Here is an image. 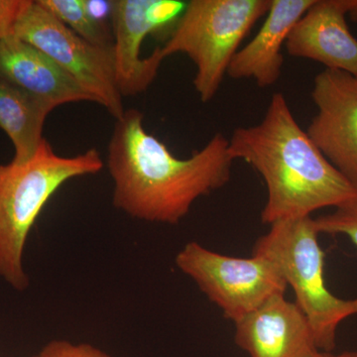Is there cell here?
Instances as JSON below:
<instances>
[{"label":"cell","mask_w":357,"mask_h":357,"mask_svg":"<svg viewBox=\"0 0 357 357\" xmlns=\"http://www.w3.org/2000/svg\"><path fill=\"white\" fill-rule=\"evenodd\" d=\"M237 347L250 357H312L319 351L304 312L285 294L234 323Z\"/></svg>","instance_id":"obj_11"},{"label":"cell","mask_w":357,"mask_h":357,"mask_svg":"<svg viewBox=\"0 0 357 357\" xmlns=\"http://www.w3.org/2000/svg\"><path fill=\"white\" fill-rule=\"evenodd\" d=\"M234 162L229 139L220 133L190 158H178L147 132L139 110H126L107 149L112 202L131 218L177 225L197 199L229 183Z\"/></svg>","instance_id":"obj_1"},{"label":"cell","mask_w":357,"mask_h":357,"mask_svg":"<svg viewBox=\"0 0 357 357\" xmlns=\"http://www.w3.org/2000/svg\"><path fill=\"white\" fill-rule=\"evenodd\" d=\"M54 109L0 74V129L13 142V162L25 163L36 154L45 121Z\"/></svg>","instance_id":"obj_14"},{"label":"cell","mask_w":357,"mask_h":357,"mask_svg":"<svg viewBox=\"0 0 357 357\" xmlns=\"http://www.w3.org/2000/svg\"><path fill=\"white\" fill-rule=\"evenodd\" d=\"M312 98L318 112L307 135L357 190V76L324 70L314 77Z\"/></svg>","instance_id":"obj_9"},{"label":"cell","mask_w":357,"mask_h":357,"mask_svg":"<svg viewBox=\"0 0 357 357\" xmlns=\"http://www.w3.org/2000/svg\"><path fill=\"white\" fill-rule=\"evenodd\" d=\"M84 6L91 20L103 31L112 35V13L114 0H84ZM114 36V35H112Z\"/></svg>","instance_id":"obj_19"},{"label":"cell","mask_w":357,"mask_h":357,"mask_svg":"<svg viewBox=\"0 0 357 357\" xmlns=\"http://www.w3.org/2000/svg\"><path fill=\"white\" fill-rule=\"evenodd\" d=\"M271 0H192L158 47L165 59L185 54L196 66L194 86L203 102L217 95L239 45L262 16Z\"/></svg>","instance_id":"obj_5"},{"label":"cell","mask_w":357,"mask_h":357,"mask_svg":"<svg viewBox=\"0 0 357 357\" xmlns=\"http://www.w3.org/2000/svg\"><path fill=\"white\" fill-rule=\"evenodd\" d=\"M347 14L357 21V0H314L289 35V55L357 76V40L349 31Z\"/></svg>","instance_id":"obj_10"},{"label":"cell","mask_w":357,"mask_h":357,"mask_svg":"<svg viewBox=\"0 0 357 357\" xmlns=\"http://www.w3.org/2000/svg\"><path fill=\"white\" fill-rule=\"evenodd\" d=\"M314 0H271L264 23L255 38L237 51L227 74L236 79H255L260 88L273 86L281 76L282 48Z\"/></svg>","instance_id":"obj_12"},{"label":"cell","mask_w":357,"mask_h":357,"mask_svg":"<svg viewBox=\"0 0 357 357\" xmlns=\"http://www.w3.org/2000/svg\"><path fill=\"white\" fill-rule=\"evenodd\" d=\"M312 357H357V351H345L338 354H333L332 352L319 351L316 356Z\"/></svg>","instance_id":"obj_20"},{"label":"cell","mask_w":357,"mask_h":357,"mask_svg":"<svg viewBox=\"0 0 357 357\" xmlns=\"http://www.w3.org/2000/svg\"><path fill=\"white\" fill-rule=\"evenodd\" d=\"M33 357H112L89 344H73L68 340H52Z\"/></svg>","instance_id":"obj_17"},{"label":"cell","mask_w":357,"mask_h":357,"mask_svg":"<svg viewBox=\"0 0 357 357\" xmlns=\"http://www.w3.org/2000/svg\"><path fill=\"white\" fill-rule=\"evenodd\" d=\"M319 236L311 217L274 223L257 239L252 255L276 265L295 293L296 304L309 321L319 351L332 352L338 326L357 314V298L340 299L326 287L325 253Z\"/></svg>","instance_id":"obj_4"},{"label":"cell","mask_w":357,"mask_h":357,"mask_svg":"<svg viewBox=\"0 0 357 357\" xmlns=\"http://www.w3.org/2000/svg\"><path fill=\"white\" fill-rule=\"evenodd\" d=\"M102 168L96 148L61 156L45 138L29 161L0 164V277L11 287L24 291L29 285L23 265L25 245L49 199L68 181Z\"/></svg>","instance_id":"obj_3"},{"label":"cell","mask_w":357,"mask_h":357,"mask_svg":"<svg viewBox=\"0 0 357 357\" xmlns=\"http://www.w3.org/2000/svg\"><path fill=\"white\" fill-rule=\"evenodd\" d=\"M0 74L55 109L66 103L95 102L57 63L14 35L0 42Z\"/></svg>","instance_id":"obj_13"},{"label":"cell","mask_w":357,"mask_h":357,"mask_svg":"<svg viewBox=\"0 0 357 357\" xmlns=\"http://www.w3.org/2000/svg\"><path fill=\"white\" fill-rule=\"evenodd\" d=\"M188 2L178 0H114L112 35L115 75L122 96L144 93L158 75L164 59L158 47L140 57L143 41L150 35L170 34Z\"/></svg>","instance_id":"obj_8"},{"label":"cell","mask_w":357,"mask_h":357,"mask_svg":"<svg viewBox=\"0 0 357 357\" xmlns=\"http://www.w3.org/2000/svg\"><path fill=\"white\" fill-rule=\"evenodd\" d=\"M31 0H0V42L13 35L16 22Z\"/></svg>","instance_id":"obj_18"},{"label":"cell","mask_w":357,"mask_h":357,"mask_svg":"<svg viewBox=\"0 0 357 357\" xmlns=\"http://www.w3.org/2000/svg\"><path fill=\"white\" fill-rule=\"evenodd\" d=\"M229 151L234 161L246 162L264 180L263 223L309 218L321 208L357 203L356 188L300 128L281 93L272 96L260 123L234 131Z\"/></svg>","instance_id":"obj_2"},{"label":"cell","mask_w":357,"mask_h":357,"mask_svg":"<svg viewBox=\"0 0 357 357\" xmlns=\"http://www.w3.org/2000/svg\"><path fill=\"white\" fill-rule=\"evenodd\" d=\"M175 262L234 323L273 296L285 294L288 287L276 265L260 255L232 257L189 243Z\"/></svg>","instance_id":"obj_7"},{"label":"cell","mask_w":357,"mask_h":357,"mask_svg":"<svg viewBox=\"0 0 357 357\" xmlns=\"http://www.w3.org/2000/svg\"><path fill=\"white\" fill-rule=\"evenodd\" d=\"M14 36L46 54L115 119L126 112L115 75L114 45L86 41L54 17L37 0L21 14Z\"/></svg>","instance_id":"obj_6"},{"label":"cell","mask_w":357,"mask_h":357,"mask_svg":"<svg viewBox=\"0 0 357 357\" xmlns=\"http://www.w3.org/2000/svg\"><path fill=\"white\" fill-rule=\"evenodd\" d=\"M314 222L319 234H342L357 248V203L335 208L333 213L314 218Z\"/></svg>","instance_id":"obj_16"},{"label":"cell","mask_w":357,"mask_h":357,"mask_svg":"<svg viewBox=\"0 0 357 357\" xmlns=\"http://www.w3.org/2000/svg\"><path fill=\"white\" fill-rule=\"evenodd\" d=\"M54 17L70 28L73 32L93 45L112 46L114 36L103 31L91 20L84 0H37Z\"/></svg>","instance_id":"obj_15"}]
</instances>
